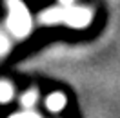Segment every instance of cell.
Returning a JSON list of instances; mask_svg holds the SVG:
<instances>
[{
	"label": "cell",
	"mask_w": 120,
	"mask_h": 118,
	"mask_svg": "<svg viewBox=\"0 0 120 118\" xmlns=\"http://www.w3.org/2000/svg\"><path fill=\"white\" fill-rule=\"evenodd\" d=\"M37 100H38V93L35 89H31L26 95L20 96V103H22V107H26V109H31V107L37 103Z\"/></svg>",
	"instance_id": "cell-4"
},
{
	"label": "cell",
	"mask_w": 120,
	"mask_h": 118,
	"mask_svg": "<svg viewBox=\"0 0 120 118\" xmlns=\"http://www.w3.org/2000/svg\"><path fill=\"white\" fill-rule=\"evenodd\" d=\"M60 4H62V6H71L73 0H60Z\"/></svg>",
	"instance_id": "cell-7"
},
{
	"label": "cell",
	"mask_w": 120,
	"mask_h": 118,
	"mask_svg": "<svg viewBox=\"0 0 120 118\" xmlns=\"http://www.w3.org/2000/svg\"><path fill=\"white\" fill-rule=\"evenodd\" d=\"M13 98V85L9 82H0V103H6Z\"/></svg>",
	"instance_id": "cell-5"
},
{
	"label": "cell",
	"mask_w": 120,
	"mask_h": 118,
	"mask_svg": "<svg viewBox=\"0 0 120 118\" xmlns=\"http://www.w3.org/2000/svg\"><path fill=\"white\" fill-rule=\"evenodd\" d=\"M66 103H68V98L62 95V93H53L45 98V107L51 111V113H58L66 107Z\"/></svg>",
	"instance_id": "cell-3"
},
{
	"label": "cell",
	"mask_w": 120,
	"mask_h": 118,
	"mask_svg": "<svg viewBox=\"0 0 120 118\" xmlns=\"http://www.w3.org/2000/svg\"><path fill=\"white\" fill-rule=\"evenodd\" d=\"M6 6H8V20L6 26L8 29L15 35L16 38H26L31 31V15L27 7L24 6L22 0H6Z\"/></svg>",
	"instance_id": "cell-2"
},
{
	"label": "cell",
	"mask_w": 120,
	"mask_h": 118,
	"mask_svg": "<svg viewBox=\"0 0 120 118\" xmlns=\"http://www.w3.org/2000/svg\"><path fill=\"white\" fill-rule=\"evenodd\" d=\"M9 47H11V44H9L8 37H4V35L0 33V55L8 53V51H9Z\"/></svg>",
	"instance_id": "cell-6"
},
{
	"label": "cell",
	"mask_w": 120,
	"mask_h": 118,
	"mask_svg": "<svg viewBox=\"0 0 120 118\" xmlns=\"http://www.w3.org/2000/svg\"><path fill=\"white\" fill-rule=\"evenodd\" d=\"M42 24H68L71 27L82 29L91 22V11L87 7H75V6H62V7H51L40 13Z\"/></svg>",
	"instance_id": "cell-1"
}]
</instances>
